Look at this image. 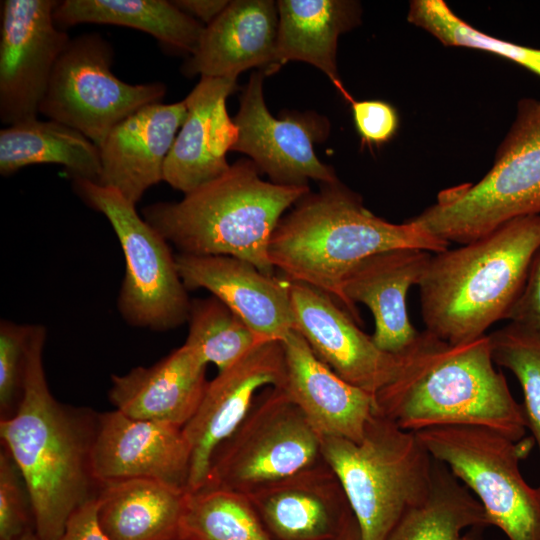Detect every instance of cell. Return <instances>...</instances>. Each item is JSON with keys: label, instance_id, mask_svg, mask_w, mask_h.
Returning <instances> with one entry per match:
<instances>
[{"label": "cell", "instance_id": "obj_24", "mask_svg": "<svg viewBox=\"0 0 540 540\" xmlns=\"http://www.w3.org/2000/svg\"><path fill=\"white\" fill-rule=\"evenodd\" d=\"M277 5L269 0L230 1L208 24L195 51L183 66L188 76L236 78L258 67L274 72L278 20Z\"/></svg>", "mask_w": 540, "mask_h": 540}, {"label": "cell", "instance_id": "obj_5", "mask_svg": "<svg viewBox=\"0 0 540 540\" xmlns=\"http://www.w3.org/2000/svg\"><path fill=\"white\" fill-rule=\"evenodd\" d=\"M259 172L253 161L241 159L179 202L146 206L144 219L179 253L232 256L273 276L271 237L286 209L310 189L264 181Z\"/></svg>", "mask_w": 540, "mask_h": 540}, {"label": "cell", "instance_id": "obj_7", "mask_svg": "<svg viewBox=\"0 0 540 540\" xmlns=\"http://www.w3.org/2000/svg\"><path fill=\"white\" fill-rule=\"evenodd\" d=\"M531 215H540V101L524 98L486 175L442 190L412 220L449 244L463 245Z\"/></svg>", "mask_w": 540, "mask_h": 540}, {"label": "cell", "instance_id": "obj_41", "mask_svg": "<svg viewBox=\"0 0 540 540\" xmlns=\"http://www.w3.org/2000/svg\"><path fill=\"white\" fill-rule=\"evenodd\" d=\"M16 540H40L34 530H29Z\"/></svg>", "mask_w": 540, "mask_h": 540}, {"label": "cell", "instance_id": "obj_17", "mask_svg": "<svg viewBox=\"0 0 540 540\" xmlns=\"http://www.w3.org/2000/svg\"><path fill=\"white\" fill-rule=\"evenodd\" d=\"M187 290L206 289L225 303L259 341H282L294 329L290 281L264 274L248 261L224 255H175Z\"/></svg>", "mask_w": 540, "mask_h": 540}, {"label": "cell", "instance_id": "obj_26", "mask_svg": "<svg viewBox=\"0 0 540 540\" xmlns=\"http://www.w3.org/2000/svg\"><path fill=\"white\" fill-rule=\"evenodd\" d=\"M187 493L149 479L103 484L98 522L110 540H181Z\"/></svg>", "mask_w": 540, "mask_h": 540}, {"label": "cell", "instance_id": "obj_28", "mask_svg": "<svg viewBox=\"0 0 540 540\" xmlns=\"http://www.w3.org/2000/svg\"><path fill=\"white\" fill-rule=\"evenodd\" d=\"M54 20L63 30L81 23L129 27L190 54L205 28L166 0H65L58 2Z\"/></svg>", "mask_w": 540, "mask_h": 540}, {"label": "cell", "instance_id": "obj_21", "mask_svg": "<svg viewBox=\"0 0 540 540\" xmlns=\"http://www.w3.org/2000/svg\"><path fill=\"white\" fill-rule=\"evenodd\" d=\"M187 114L185 100L147 105L116 125L98 147V183L136 204L163 180L165 160Z\"/></svg>", "mask_w": 540, "mask_h": 540}, {"label": "cell", "instance_id": "obj_25", "mask_svg": "<svg viewBox=\"0 0 540 540\" xmlns=\"http://www.w3.org/2000/svg\"><path fill=\"white\" fill-rule=\"evenodd\" d=\"M274 72L288 61L320 69L350 103L336 66L337 40L360 20V6L343 0H280Z\"/></svg>", "mask_w": 540, "mask_h": 540}, {"label": "cell", "instance_id": "obj_23", "mask_svg": "<svg viewBox=\"0 0 540 540\" xmlns=\"http://www.w3.org/2000/svg\"><path fill=\"white\" fill-rule=\"evenodd\" d=\"M207 365L183 344L152 366L112 375L109 400L128 417L183 428L202 401Z\"/></svg>", "mask_w": 540, "mask_h": 540}, {"label": "cell", "instance_id": "obj_13", "mask_svg": "<svg viewBox=\"0 0 540 540\" xmlns=\"http://www.w3.org/2000/svg\"><path fill=\"white\" fill-rule=\"evenodd\" d=\"M265 75L262 70L254 71L240 97L233 119L238 138L232 150L250 156L275 184L308 186L309 179L324 185L339 181L334 170L314 152V143L324 140L328 133L325 118L310 114L274 118L263 97Z\"/></svg>", "mask_w": 540, "mask_h": 540}, {"label": "cell", "instance_id": "obj_31", "mask_svg": "<svg viewBox=\"0 0 540 540\" xmlns=\"http://www.w3.org/2000/svg\"><path fill=\"white\" fill-rule=\"evenodd\" d=\"M188 323L184 344L219 371L261 343L246 323L213 295L191 301Z\"/></svg>", "mask_w": 540, "mask_h": 540}, {"label": "cell", "instance_id": "obj_1", "mask_svg": "<svg viewBox=\"0 0 540 540\" xmlns=\"http://www.w3.org/2000/svg\"><path fill=\"white\" fill-rule=\"evenodd\" d=\"M489 335L450 344L426 330L403 353L393 381L374 395V413L403 430L476 426L512 440L527 430L523 406L494 366Z\"/></svg>", "mask_w": 540, "mask_h": 540}, {"label": "cell", "instance_id": "obj_40", "mask_svg": "<svg viewBox=\"0 0 540 540\" xmlns=\"http://www.w3.org/2000/svg\"><path fill=\"white\" fill-rule=\"evenodd\" d=\"M332 540H362V534L359 524L353 516L343 531Z\"/></svg>", "mask_w": 540, "mask_h": 540}, {"label": "cell", "instance_id": "obj_39", "mask_svg": "<svg viewBox=\"0 0 540 540\" xmlns=\"http://www.w3.org/2000/svg\"><path fill=\"white\" fill-rule=\"evenodd\" d=\"M181 11L207 25L215 20L227 7V0H178L172 1Z\"/></svg>", "mask_w": 540, "mask_h": 540}, {"label": "cell", "instance_id": "obj_14", "mask_svg": "<svg viewBox=\"0 0 540 540\" xmlns=\"http://www.w3.org/2000/svg\"><path fill=\"white\" fill-rule=\"evenodd\" d=\"M285 379L282 341L273 340L255 345L208 381L196 413L183 427L191 450L188 491L206 485L216 448L240 425L257 394L268 386L283 388Z\"/></svg>", "mask_w": 540, "mask_h": 540}, {"label": "cell", "instance_id": "obj_37", "mask_svg": "<svg viewBox=\"0 0 540 540\" xmlns=\"http://www.w3.org/2000/svg\"><path fill=\"white\" fill-rule=\"evenodd\" d=\"M506 319L513 325L540 335V248L532 260L524 286Z\"/></svg>", "mask_w": 540, "mask_h": 540}, {"label": "cell", "instance_id": "obj_4", "mask_svg": "<svg viewBox=\"0 0 540 540\" xmlns=\"http://www.w3.org/2000/svg\"><path fill=\"white\" fill-rule=\"evenodd\" d=\"M539 248L540 215H531L432 253L418 285L425 330L450 344L486 335L506 319Z\"/></svg>", "mask_w": 540, "mask_h": 540}, {"label": "cell", "instance_id": "obj_38", "mask_svg": "<svg viewBox=\"0 0 540 540\" xmlns=\"http://www.w3.org/2000/svg\"><path fill=\"white\" fill-rule=\"evenodd\" d=\"M97 511L95 496L73 511L57 540H110L100 527Z\"/></svg>", "mask_w": 540, "mask_h": 540}, {"label": "cell", "instance_id": "obj_15", "mask_svg": "<svg viewBox=\"0 0 540 540\" xmlns=\"http://www.w3.org/2000/svg\"><path fill=\"white\" fill-rule=\"evenodd\" d=\"M294 329L315 356L347 383L374 395L395 379L403 353L379 349L329 295L290 281Z\"/></svg>", "mask_w": 540, "mask_h": 540}, {"label": "cell", "instance_id": "obj_11", "mask_svg": "<svg viewBox=\"0 0 540 540\" xmlns=\"http://www.w3.org/2000/svg\"><path fill=\"white\" fill-rule=\"evenodd\" d=\"M112 60V48L101 35L70 39L54 66L40 113L99 147L116 125L165 96L163 83L121 81L111 71Z\"/></svg>", "mask_w": 540, "mask_h": 540}, {"label": "cell", "instance_id": "obj_19", "mask_svg": "<svg viewBox=\"0 0 540 540\" xmlns=\"http://www.w3.org/2000/svg\"><path fill=\"white\" fill-rule=\"evenodd\" d=\"M236 87V78L201 76L184 99L186 118L163 168V180L174 189L188 194L229 169L226 154L237 141L238 128L226 99Z\"/></svg>", "mask_w": 540, "mask_h": 540}, {"label": "cell", "instance_id": "obj_6", "mask_svg": "<svg viewBox=\"0 0 540 540\" xmlns=\"http://www.w3.org/2000/svg\"><path fill=\"white\" fill-rule=\"evenodd\" d=\"M322 453L345 491L362 540H384L429 495L432 456L416 433L374 411L360 442L323 437Z\"/></svg>", "mask_w": 540, "mask_h": 540}, {"label": "cell", "instance_id": "obj_36", "mask_svg": "<svg viewBox=\"0 0 540 540\" xmlns=\"http://www.w3.org/2000/svg\"><path fill=\"white\" fill-rule=\"evenodd\" d=\"M350 104L356 130L364 144L380 146L396 134L399 117L388 102L353 99Z\"/></svg>", "mask_w": 540, "mask_h": 540}, {"label": "cell", "instance_id": "obj_20", "mask_svg": "<svg viewBox=\"0 0 540 540\" xmlns=\"http://www.w3.org/2000/svg\"><path fill=\"white\" fill-rule=\"evenodd\" d=\"M246 496L274 540H332L354 516L326 461Z\"/></svg>", "mask_w": 540, "mask_h": 540}, {"label": "cell", "instance_id": "obj_16", "mask_svg": "<svg viewBox=\"0 0 540 540\" xmlns=\"http://www.w3.org/2000/svg\"><path fill=\"white\" fill-rule=\"evenodd\" d=\"M190 463L181 427L134 419L116 409L97 417L90 468L101 485L149 479L188 490Z\"/></svg>", "mask_w": 540, "mask_h": 540}, {"label": "cell", "instance_id": "obj_29", "mask_svg": "<svg viewBox=\"0 0 540 540\" xmlns=\"http://www.w3.org/2000/svg\"><path fill=\"white\" fill-rule=\"evenodd\" d=\"M33 164L64 166L73 179L99 181L98 146L79 131L54 120L37 118L0 131V173L10 175Z\"/></svg>", "mask_w": 540, "mask_h": 540}, {"label": "cell", "instance_id": "obj_30", "mask_svg": "<svg viewBox=\"0 0 540 540\" xmlns=\"http://www.w3.org/2000/svg\"><path fill=\"white\" fill-rule=\"evenodd\" d=\"M180 538L274 540L246 495L213 486L188 491Z\"/></svg>", "mask_w": 540, "mask_h": 540}, {"label": "cell", "instance_id": "obj_18", "mask_svg": "<svg viewBox=\"0 0 540 540\" xmlns=\"http://www.w3.org/2000/svg\"><path fill=\"white\" fill-rule=\"evenodd\" d=\"M431 255L413 248L383 251L354 266L342 283L343 309L359 322L356 303L369 308L375 322L372 339L384 352L400 355L420 335L409 318L407 295L419 285Z\"/></svg>", "mask_w": 540, "mask_h": 540}, {"label": "cell", "instance_id": "obj_12", "mask_svg": "<svg viewBox=\"0 0 540 540\" xmlns=\"http://www.w3.org/2000/svg\"><path fill=\"white\" fill-rule=\"evenodd\" d=\"M59 1L5 0L0 30V119H36L54 66L70 41L54 20Z\"/></svg>", "mask_w": 540, "mask_h": 540}, {"label": "cell", "instance_id": "obj_32", "mask_svg": "<svg viewBox=\"0 0 540 540\" xmlns=\"http://www.w3.org/2000/svg\"><path fill=\"white\" fill-rule=\"evenodd\" d=\"M407 20L445 46L483 50L513 61L540 76V48L502 40L468 24L443 0L411 1Z\"/></svg>", "mask_w": 540, "mask_h": 540}, {"label": "cell", "instance_id": "obj_3", "mask_svg": "<svg viewBox=\"0 0 540 540\" xmlns=\"http://www.w3.org/2000/svg\"><path fill=\"white\" fill-rule=\"evenodd\" d=\"M449 245L412 219L396 224L376 216L337 181L307 194L280 219L268 257L285 279L322 291L343 308L342 283L367 257L399 248L437 253Z\"/></svg>", "mask_w": 540, "mask_h": 540}, {"label": "cell", "instance_id": "obj_9", "mask_svg": "<svg viewBox=\"0 0 540 540\" xmlns=\"http://www.w3.org/2000/svg\"><path fill=\"white\" fill-rule=\"evenodd\" d=\"M323 461L321 436L283 388L268 386L216 448L205 486L248 495Z\"/></svg>", "mask_w": 540, "mask_h": 540}, {"label": "cell", "instance_id": "obj_35", "mask_svg": "<svg viewBox=\"0 0 540 540\" xmlns=\"http://www.w3.org/2000/svg\"><path fill=\"white\" fill-rule=\"evenodd\" d=\"M22 483L16 464L4 448L0 455V540H16L33 530Z\"/></svg>", "mask_w": 540, "mask_h": 540}, {"label": "cell", "instance_id": "obj_2", "mask_svg": "<svg viewBox=\"0 0 540 540\" xmlns=\"http://www.w3.org/2000/svg\"><path fill=\"white\" fill-rule=\"evenodd\" d=\"M46 330L32 325L22 394L0 436L24 481L40 540H57L73 511L87 500L92 481L93 424L51 394L43 364Z\"/></svg>", "mask_w": 540, "mask_h": 540}, {"label": "cell", "instance_id": "obj_34", "mask_svg": "<svg viewBox=\"0 0 540 540\" xmlns=\"http://www.w3.org/2000/svg\"><path fill=\"white\" fill-rule=\"evenodd\" d=\"M32 325L0 324V408L7 413L22 394Z\"/></svg>", "mask_w": 540, "mask_h": 540}, {"label": "cell", "instance_id": "obj_33", "mask_svg": "<svg viewBox=\"0 0 540 540\" xmlns=\"http://www.w3.org/2000/svg\"><path fill=\"white\" fill-rule=\"evenodd\" d=\"M489 338L494 362L512 372L521 385L527 429L540 454V335L509 323Z\"/></svg>", "mask_w": 540, "mask_h": 540}, {"label": "cell", "instance_id": "obj_27", "mask_svg": "<svg viewBox=\"0 0 540 540\" xmlns=\"http://www.w3.org/2000/svg\"><path fill=\"white\" fill-rule=\"evenodd\" d=\"M490 526L473 493L433 458L428 497L409 508L384 540H482Z\"/></svg>", "mask_w": 540, "mask_h": 540}, {"label": "cell", "instance_id": "obj_22", "mask_svg": "<svg viewBox=\"0 0 540 540\" xmlns=\"http://www.w3.org/2000/svg\"><path fill=\"white\" fill-rule=\"evenodd\" d=\"M286 362L283 389L323 437L360 442L373 414L374 397L347 383L321 362L295 329L282 340Z\"/></svg>", "mask_w": 540, "mask_h": 540}, {"label": "cell", "instance_id": "obj_10", "mask_svg": "<svg viewBox=\"0 0 540 540\" xmlns=\"http://www.w3.org/2000/svg\"><path fill=\"white\" fill-rule=\"evenodd\" d=\"M79 195L110 222L125 257L118 308L130 325L166 331L188 321L191 301L169 243L118 190L74 179Z\"/></svg>", "mask_w": 540, "mask_h": 540}, {"label": "cell", "instance_id": "obj_8", "mask_svg": "<svg viewBox=\"0 0 540 540\" xmlns=\"http://www.w3.org/2000/svg\"><path fill=\"white\" fill-rule=\"evenodd\" d=\"M416 434L432 458L478 499L490 526L509 540H540V488L531 487L520 471L534 440L515 441L476 426L434 427Z\"/></svg>", "mask_w": 540, "mask_h": 540}]
</instances>
